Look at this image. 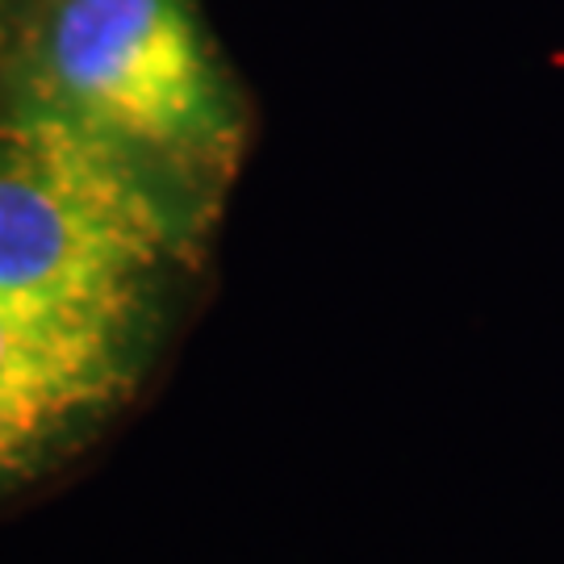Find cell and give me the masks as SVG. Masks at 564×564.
Returning <instances> with one entry per match:
<instances>
[{
	"label": "cell",
	"instance_id": "cell-1",
	"mask_svg": "<svg viewBox=\"0 0 564 564\" xmlns=\"http://www.w3.org/2000/svg\"><path fill=\"white\" fill-rule=\"evenodd\" d=\"M167 247V214L130 147L67 113L0 130V297L72 314H130Z\"/></svg>",
	"mask_w": 564,
	"mask_h": 564
},
{
	"label": "cell",
	"instance_id": "cell-2",
	"mask_svg": "<svg viewBox=\"0 0 564 564\" xmlns=\"http://www.w3.org/2000/svg\"><path fill=\"white\" fill-rule=\"evenodd\" d=\"M46 80L59 113L121 147H184L223 126V88L184 0H67Z\"/></svg>",
	"mask_w": 564,
	"mask_h": 564
},
{
	"label": "cell",
	"instance_id": "cell-3",
	"mask_svg": "<svg viewBox=\"0 0 564 564\" xmlns=\"http://www.w3.org/2000/svg\"><path fill=\"white\" fill-rule=\"evenodd\" d=\"M121 318L0 297V468L101 402L118 377Z\"/></svg>",
	"mask_w": 564,
	"mask_h": 564
}]
</instances>
